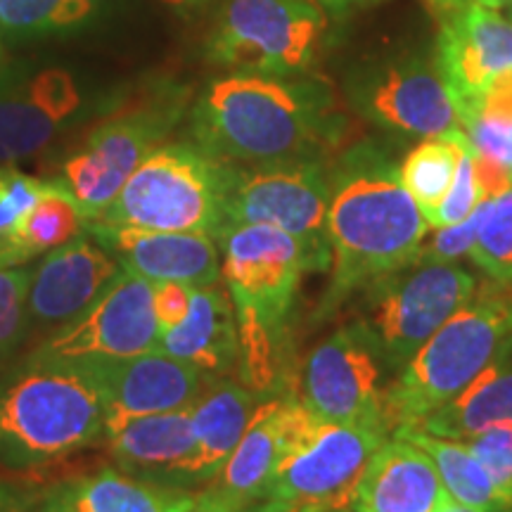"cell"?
Listing matches in <instances>:
<instances>
[{"label":"cell","instance_id":"cell-23","mask_svg":"<svg viewBox=\"0 0 512 512\" xmlns=\"http://www.w3.org/2000/svg\"><path fill=\"white\" fill-rule=\"evenodd\" d=\"M53 512H185L195 491L133 477L117 465L57 479L38 489Z\"/></svg>","mask_w":512,"mask_h":512},{"label":"cell","instance_id":"cell-11","mask_svg":"<svg viewBox=\"0 0 512 512\" xmlns=\"http://www.w3.org/2000/svg\"><path fill=\"white\" fill-rule=\"evenodd\" d=\"M328 207V159L228 164L223 226L254 223L285 230L309 247L318 273L330 268Z\"/></svg>","mask_w":512,"mask_h":512},{"label":"cell","instance_id":"cell-31","mask_svg":"<svg viewBox=\"0 0 512 512\" xmlns=\"http://www.w3.org/2000/svg\"><path fill=\"white\" fill-rule=\"evenodd\" d=\"M93 10V0H0V31L19 38L55 34L81 27Z\"/></svg>","mask_w":512,"mask_h":512},{"label":"cell","instance_id":"cell-27","mask_svg":"<svg viewBox=\"0 0 512 512\" xmlns=\"http://www.w3.org/2000/svg\"><path fill=\"white\" fill-rule=\"evenodd\" d=\"M88 226L86 216L76 207L72 197L53 181L43 200L24 216L17 228L0 235V271L29 266L55 247L64 245Z\"/></svg>","mask_w":512,"mask_h":512},{"label":"cell","instance_id":"cell-26","mask_svg":"<svg viewBox=\"0 0 512 512\" xmlns=\"http://www.w3.org/2000/svg\"><path fill=\"white\" fill-rule=\"evenodd\" d=\"M503 420H512V344L463 392L420 420L415 430L441 439L465 441Z\"/></svg>","mask_w":512,"mask_h":512},{"label":"cell","instance_id":"cell-37","mask_svg":"<svg viewBox=\"0 0 512 512\" xmlns=\"http://www.w3.org/2000/svg\"><path fill=\"white\" fill-rule=\"evenodd\" d=\"M482 214H484V202L479 204V207L472 211L465 221L439 228L432 240L425 238L427 242H422L418 249V259L415 261H422V264H456V259L470 254L472 247H475Z\"/></svg>","mask_w":512,"mask_h":512},{"label":"cell","instance_id":"cell-3","mask_svg":"<svg viewBox=\"0 0 512 512\" xmlns=\"http://www.w3.org/2000/svg\"><path fill=\"white\" fill-rule=\"evenodd\" d=\"M214 240L238 325L240 380L261 399L285 394L287 320L316 261L302 240L273 226H223Z\"/></svg>","mask_w":512,"mask_h":512},{"label":"cell","instance_id":"cell-44","mask_svg":"<svg viewBox=\"0 0 512 512\" xmlns=\"http://www.w3.org/2000/svg\"><path fill=\"white\" fill-rule=\"evenodd\" d=\"M479 3L486 5V8L501 10V8H510V5H512V0H479Z\"/></svg>","mask_w":512,"mask_h":512},{"label":"cell","instance_id":"cell-29","mask_svg":"<svg viewBox=\"0 0 512 512\" xmlns=\"http://www.w3.org/2000/svg\"><path fill=\"white\" fill-rule=\"evenodd\" d=\"M460 131L463 128L441 138H425L411 155L403 159L399 169L403 188L411 192L425 219H430L456 178L460 162Z\"/></svg>","mask_w":512,"mask_h":512},{"label":"cell","instance_id":"cell-41","mask_svg":"<svg viewBox=\"0 0 512 512\" xmlns=\"http://www.w3.org/2000/svg\"><path fill=\"white\" fill-rule=\"evenodd\" d=\"M309 3L316 5L328 19H342L354 15L358 10H366L370 5L382 3V0H309Z\"/></svg>","mask_w":512,"mask_h":512},{"label":"cell","instance_id":"cell-30","mask_svg":"<svg viewBox=\"0 0 512 512\" xmlns=\"http://www.w3.org/2000/svg\"><path fill=\"white\" fill-rule=\"evenodd\" d=\"M465 136L512 181V72L460 114Z\"/></svg>","mask_w":512,"mask_h":512},{"label":"cell","instance_id":"cell-12","mask_svg":"<svg viewBox=\"0 0 512 512\" xmlns=\"http://www.w3.org/2000/svg\"><path fill=\"white\" fill-rule=\"evenodd\" d=\"M344 91L351 107L384 131L441 138L463 128L437 62L420 55L370 57L351 69Z\"/></svg>","mask_w":512,"mask_h":512},{"label":"cell","instance_id":"cell-20","mask_svg":"<svg viewBox=\"0 0 512 512\" xmlns=\"http://www.w3.org/2000/svg\"><path fill=\"white\" fill-rule=\"evenodd\" d=\"M451 503L432 458L401 434L377 448L351 496L354 512H444Z\"/></svg>","mask_w":512,"mask_h":512},{"label":"cell","instance_id":"cell-2","mask_svg":"<svg viewBox=\"0 0 512 512\" xmlns=\"http://www.w3.org/2000/svg\"><path fill=\"white\" fill-rule=\"evenodd\" d=\"M427 230L430 223L380 145L344 150L330 164V283L316 320L335 316L373 280L413 264Z\"/></svg>","mask_w":512,"mask_h":512},{"label":"cell","instance_id":"cell-8","mask_svg":"<svg viewBox=\"0 0 512 512\" xmlns=\"http://www.w3.org/2000/svg\"><path fill=\"white\" fill-rule=\"evenodd\" d=\"M475 290L477 278L465 268L413 261L358 292L354 323L396 377Z\"/></svg>","mask_w":512,"mask_h":512},{"label":"cell","instance_id":"cell-15","mask_svg":"<svg viewBox=\"0 0 512 512\" xmlns=\"http://www.w3.org/2000/svg\"><path fill=\"white\" fill-rule=\"evenodd\" d=\"M81 110V86L67 69L19 64L0 72V166L46 150Z\"/></svg>","mask_w":512,"mask_h":512},{"label":"cell","instance_id":"cell-5","mask_svg":"<svg viewBox=\"0 0 512 512\" xmlns=\"http://www.w3.org/2000/svg\"><path fill=\"white\" fill-rule=\"evenodd\" d=\"M512 344V283H486L446 320L382 396V422L392 434L415 427L451 401Z\"/></svg>","mask_w":512,"mask_h":512},{"label":"cell","instance_id":"cell-32","mask_svg":"<svg viewBox=\"0 0 512 512\" xmlns=\"http://www.w3.org/2000/svg\"><path fill=\"white\" fill-rule=\"evenodd\" d=\"M472 261L498 283H512V188L484 200Z\"/></svg>","mask_w":512,"mask_h":512},{"label":"cell","instance_id":"cell-34","mask_svg":"<svg viewBox=\"0 0 512 512\" xmlns=\"http://www.w3.org/2000/svg\"><path fill=\"white\" fill-rule=\"evenodd\" d=\"M29 280V266L0 271V363L8 361L27 337Z\"/></svg>","mask_w":512,"mask_h":512},{"label":"cell","instance_id":"cell-22","mask_svg":"<svg viewBox=\"0 0 512 512\" xmlns=\"http://www.w3.org/2000/svg\"><path fill=\"white\" fill-rule=\"evenodd\" d=\"M292 394H275L259 403L247 432L230 453L221 472L202 491L228 505L264 501L290 434Z\"/></svg>","mask_w":512,"mask_h":512},{"label":"cell","instance_id":"cell-38","mask_svg":"<svg viewBox=\"0 0 512 512\" xmlns=\"http://www.w3.org/2000/svg\"><path fill=\"white\" fill-rule=\"evenodd\" d=\"M155 294V316L159 323V332H166L183 323L190 309L192 287L178 283H152Z\"/></svg>","mask_w":512,"mask_h":512},{"label":"cell","instance_id":"cell-16","mask_svg":"<svg viewBox=\"0 0 512 512\" xmlns=\"http://www.w3.org/2000/svg\"><path fill=\"white\" fill-rule=\"evenodd\" d=\"M72 363L98 389L105 406V437L133 418L188 408L200 396L207 380V375L190 363L157 349L126 358H91Z\"/></svg>","mask_w":512,"mask_h":512},{"label":"cell","instance_id":"cell-14","mask_svg":"<svg viewBox=\"0 0 512 512\" xmlns=\"http://www.w3.org/2000/svg\"><path fill=\"white\" fill-rule=\"evenodd\" d=\"M159 323L150 280L124 271L95 302L29 351L34 361H91L155 351Z\"/></svg>","mask_w":512,"mask_h":512},{"label":"cell","instance_id":"cell-24","mask_svg":"<svg viewBox=\"0 0 512 512\" xmlns=\"http://www.w3.org/2000/svg\"><path fill=\"white\" fill-rule=\"evenodd\" d=\"M157 351L190 363L207 377H226L238 366L240 342L228 290L192 287L188 316L176 328L159 332Z\"/></svg>","mask_w":512,"mask_h":512},{"label":"cell","instance_id":"cell-17","mask_svg":"<svg viewBox=\"0 0 512 512\" xmlns=\"http://www.w3.org/2000/svg\"><path fill=\"white\" fill-rule=\"evenodd\" d=\"M434 62L463 114L512 72V22L479 0L446 12Z\"/></svg>","mask_w":512,"mask_h":512},{"label":"cell","instance_id":"cell-33","mask_svg":"<svg viewBox=\"0 0 512 512\" xmlns=\"http://www.w3.org/2000/svg\"><path fill=\"white\" fill-rule=\"evenodd\" d=\"M484 200H489V197H486L482 178H479L477 171V150L470 143V138L465 136V131H460V162L456 178H453L446 197L432 211L427 223H430V228L453 226V223L465 221Z\"/></svg>","mask_w":512,"mask_h":512},{"label":"cell","instance_id":"cell-28","mask_svg":"<svg viewBox=\"0 0 512 512\" xmlns=\"http://www.w3.org/2000/svg\"><path fill=\"white\" fill-rule=\"evenodd\" d=\"M392 434L411 439L415 446H420L432 458L448 496L456 503L479 512H510L482 463L472 456L463 441L434 437V434L415 430V427H399Z\"/></svg>","mask_w":512,"mask_h":512},{"label":"cell","instance_id":"cell-43","mask_svg":"<svg viewBox=\"0 0 512 512\" xmlns=\"http://www.w3.org/2000/svg\"><path fill=\"white\" fill-rule=\"evenodd\" d=\"M425 3H430L434 10H439L441 15H446V12H453V10L463 8V5L472 3V0H425Z\"/></svg>","mask_w":512,"mask_h":512},{"label":"cell","instance_id":"cell-25","mask_svg":"<svg viewBox=\"0 0 512 512\" xmlns=\"http://www.w3.org/2000/svg\"><path fill=\"white\" fill-rule=\"evenodd\" d=\"M114 463L128 475L171 486L195 448L190 406L133 418L105 437Z\"/></svg>","mask_w":512,"mask_h":512},{"label":"cell","instance_id":"cell-35","mask_svg":"<svg viewBox=\"0 0 512 512\" xmlns=\"http://www.w3.org/2000/svg\"><path fill=\"white\" fill-rule=\"evenodd\" d=\"M463 444L482 463L501 501L512 512V420L496 422L475 437L465 439Z\"/></svg>","mask_w":512,"mask_h":512},{"label":"cell","instance_id":"cell-9","mask_svg":"<svg viewBox=\"0 0 512 512\" xmlns=\"http://www.w3.org/2000/svg\"><path fill=\"white\" fill-rule=\"evenodd\" d=\"M387 437L384 427L320 420L292 394L290 434L268 498L297 508H351L358 479Z\"/></svg>","mask_w":512,"mask_h":512},{"label":"cell","instance_id":"cell-36","mask_svg":"<svg viewBox=\"0 0 512 512\" xmlns=\"http://www.w3.org/2000/svg\"><path fill=\"white\" fill-rule=\"evenodd\" d=\"M50 188L53 178L24 174L17 164L0 166V235L17 228Z\"/></svg>","mask_w":512,"mask_h":512},{"label":"cell","instance_id":"cell-18","mask_svg":"<svg viewBox=\"0 0 512 512\" xmlns=\"http://www.w3.org/2000/svg\"><path fill=\"white\" fill-rule=\"evenodd\" d=\"M121 273L119 261L83 230L31 268L27 294V335L36 328L55 332L86 311Z\"/></svg>","mask_w":512,"mask_h":512},{"label":"cell","instance_id":"cell-40","mask_svg":"<svg viewBox=\"0 0 512 512\" xmlns=\"http://www.w3.org/2000/svg\"><path fill=\"white\" fill-rule=\"evenodd\" d=\"M0 512H53L41 501L38 491L0 482Z\"/></svg>","mask_w":512,"mask_h":512},{"label":"cell","instance_id":"cell-1","mask_svg":"<svg viewBox=\"0 0 512 512\" xmlns=\"http://www.w3.org/2000/svg\"><path fill=\"white\" fill-rule=\"evenodd\" d=\"M188 119L192 140L226 164L328 159L347 131L330 83L309 74L216 76Z\"/></svg>","mask_w":512,"mask_h":512},{"label":"cell","instance_id":"cell-19","mask_svg":"<svg viewBox=\"0 0 512 512\" xmlns=\"http://www.w3.org/2000/svg\"><path fill=\"white\" fill-rule=\"evenodd\" d=\"M86 228L119 261L124 271L136 273L150 283H178L188 287L219 285L221 252L211 235L121 228L95 221Z\"/></svg>","mask_w":512,"mask_h":512},{"label":"cell","instance_id":"cell-42","mask_svg":"<svg viewBox=\"0 0 512 512\" xmlns=\"http://www.w3.org/2000/svg\"><path fill=\"white\" fill-rule=\"evenodd\" d=\"M159 3L166 5L169 10H176V12H183V15H188V12L207 10V8H211V5L221 3V0H159Z\"/></svg>","mask_w":512,"mask_h":512},{"label":"cell","instance_id":"cell-46","mask_svg":"<svg viewBox=\"0 0 512 512\" xmlns=\"http://www.w3.org/2000/svg\"><path fill=\"white\" fill-rule=\"evenodd\" d=\"M299 512H354L351 508H337V510H318V508H302Z\"/></svg>","mask_w":512,"mask_h":512},{"label":"cell","instance_id":"cell-21","mask_svg":"<svg viewBox=\"0 0 512 512\" xmlns=\"http://www.w3.org/2000/svg\"><path fill=\"white\" fill-rule=\"evenodd\" d=\"M264 401L242 382L211 377L209 387L190 403L195 448L171 479L178 489H202L221 472Z\"/></svg>","mask_w":512,"mask_h":512},{"label":"cell","instance_id":"cell-7","mask_svg":"<svg viewBox=\"0 0 512 512\" xmlns=\"http://www.w3.org/2000/svg\"><path fill=\"white\" fill-rule=\"evenodd\" d=\"M226 185L228 164L195 140L164 143L128 176L95 223L216 238L223 228Z\"/></svg>","mask_w":512,"mask_h":512},{"label":"cell","instance_id":"cell-10","mask_svg":"<svg viewBox=\"0 0 512 512\" xmlns=\"http://www.w3.org/2000/svg\"><path fill=\"white\" fill-rule=\"evenodd\" d=\"M328 17L309 0H221L207 38V60L228 72L309 74Z\"/></svg>","mask_w":512,"mask_h":512},{"label":"cell","instance_id":"cell-6","mask_svg":"<svg viewBox=\"0 0 512 512\" xmlns=\"http://www.w3.org/2000/svg\"><path fill=\"white\" fill-rule=\"evenodd\" d=\"M190 88L155 79L126 98L76 140L50 176L72 197L86 221H95L119 195L128 176L188 117Z\"/></svg>","mask_w":512,"mask_h":512},{"label":"cell","instance_id":"cell-4","mask_svg":"<svg viewBox=\"0 0 512 512\" xmlns=\"http://www.w3.org/2000/svg\"><path fill=\"white\" fill-rule=\"evenodd\" d=\"M105 441V406L72 361H34L0 380V467L43 470Z\"/></svg>","mask_w":512,"mask_h":512},{"label":"cell","instance_id":"cell-39","mask_svg":"<svg viewBox=\"0 0 512 512\" xmlns=\"http://www.w3.org/2000/svg\"><path fill=\"white\" fill-rule=\"evenodd\" d=\"M299 510L302 508H297V505L292 503L278 501V498H264V501H256L249 505H228L207 496L200 489L195 491V503H192L185 512H299Z\"/></svg>","mask_w":512,"mask_h":512},{"label":"cell","instance_id":"cell-13","mask_svg":"<svg viewBox=\"0 0 512 512\" xmlns=\"http://www.w3.org/2000/svg\"><path fill=\"white\" fill-rule=\"evenodd\" d=\"M392 377L366 332L351 320L306 356L299 401L325 422L384 427L382 396Z\"/></svg>","mask_w":512,"mask_h":512},{"label":"cell","instance_id":"cell-45","mask_svg":"<svg viewBox=\"0 0 512 512\" xmlns=\"http://www.w3.org/2000/svg\"><path fill=\"white\" fill-rule=\"evenodd\" d=\"M444 512H479V510H472V508H465V505H460V503H456L453 501L451 505H448V508L444 510Z\"/></svg>","mask_w":512,"mask_h":512}]
</instances>
